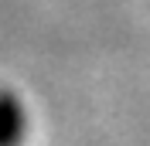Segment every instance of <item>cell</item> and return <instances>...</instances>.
<instances>
[{
    "instance_id": "cell-1",
    "label": "cell",
    "mask_w": 150,
    "mask_h": 146,
    "mask_svg": "<svg viewBox=\"0 0 150 146\" xmlns=\"http://www.w3.org/2000/svg\"><path fill=\"white\" fill-rule=\"evenodd\" d=\"M28 136V109L17 92L0 88V146H21Z\"/></svg>"
}]
</instances>
